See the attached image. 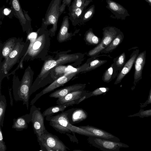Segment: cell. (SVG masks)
<instances>
[{
	"instance_id": "obj_13",
	"label": "cell",
	"mask_w": 151,
	"mask_h": 151,
	"mask_svg": "<svg viewBox=\"0 0 151 151\" xmlns=\"http://www.w3.org/2000/svg\"><path fill=\"white\" fill-rule=\"evenodd\" d=\"M103 37L99 45L104 50L120 32V31L113 27H106L103 29Z\"/></svg>"
},
{
	"instance_id": "obj_32",
	"label": "cell",
	"mask_w": 151,
	"mask_h": 151,
	"mask_svg": "<svg viewBox=\"0 0 151 151\" xmlns=\"http://www.w3.org/2000/svg\"><path fill=\"white\" fill-rule=\"evenodd\" d=\"M87 0H73L71 5L68 7L69 12L75 8L82 6Z\"/></svg>"
},
{
	"instance_id": "obj_41",
	"label": "cell",
	"mask_w": 151,
	"mask_h": 151,
	"mask_svg": "<svg viewBox=\"0 0 151 151\" xmlns=\"http://www.w3.org/2000/svg\"><path fill=\"white\" fill-rule=\"evenodd\" d=\"M82 151V150H73V151Z\"/></svg>"
},
{
	"instance_id": "obj_10",
	"label": "cell",
	"mask_w": 151,
	"mask_h": 151,
	"mask_svg": "<svg viewBox=\"0 0 151 151\" xmlns=\"http://www.w3.org/2000/svg\"><path fill=\"white\" fill-rule=\"evenodd\" d=\"M37 141L45 144L53 151H67L70 150L57 136L46 129L41 136L37 138Z\"/></svg>"
},
{
	"instance_id": "obj_9",
	"label": "cell",
	"mask_w": 151,
	"mask_h": 151,
	"mask_svg": "<svg viewBox=\"0 0 151 151\" xmlns=\"http://www.w3.org/2000/svg\"><path fill=\"white\" fill-rule=\"evenodd\" d=\"M89 143L104 151H118L120 148L124 147V144L106 139L93 136H88Z\"/></svg>"
},
{
	"instance_id": "obj_19",
	"label": "cell",
	"mask_w": 151,
	"mask_h": 151,
	"mask_svg": "<svg viewBox=\"0 0 151 151\" xmlns=\"http://www.w3.org/2000/svg\"><path fill=\"white\" fill-rule=\"evenodd\" d=\"M69 17L65 16L63 20L58 32L57 40L60 43L65 42L70 38L72 35L71 33L68 32L69 27Z\"/></svg>"
},
{
	"instance_id": "obj_6",
	"label": "cell",
	"mask_w": 151,
	"mask_h": 151,
	"mask_svg": "<svg viewBox=\"0 0 151 151\" xmlns=\"http://www.w3.org/2000/svg\"><path fill=\"white\" fill-rule=\"evenodd\" d=\"M80 68L71 70L66 73L64 75L58 78L49 85L45 88L40 93L36 95L35 97L31 101L30 105H34L37 100L43 95L50 92L56 88L62 86L68 82L78 73L84 71L83 68Z\"/></svg>"
},
{
	"instance_id": "obj_28",
	"label": "cell",
	"mask_w": 151,
	"mask_h": 151,
	"mask_svg": "<svg viewBox=\"0 0 151 151\" xmlns=\"http://www.w3.org/2000/svg\"><path fill=\"white\" fill-rule=\"evenodd\" d=\"M85 39L89 43L92 45H96L100 42V39L93 32L92 29H90L86 32Z\"/></svg>"
},
{
	"instance_id": "obj_2",
	"label": "cell",
	"mask_w": 151,
	"mask_h": 151,
	"mask_svg": "<svg viewBox=\"0 0 151 151\" xmlns=\"http://www.w3.org/2000/svg\"><path fill=\"white\" fill-rule=\"evenodd\" d=\"M79 58V56L77 54H68L63 52L57 53L55 57L47 55L44 61L39 73L32 83L30 96L34 93L37 86L53 69L62 65L76 61Z\"/></svg>"
},
{
	"instance_id": "obj_27",
	"label": "cell",
	"mask_w": 151,
	"mask_h": 151,
	"mask_svg": "<svg viewBox=\"0 0 151 151\" xmlns=\"http://www.w3.org/2000/svg\"><path fill=\"white\" fill-rule=\"evenodd\" d=\"M7 106L6 100L4 95H0V125L2 127L3 124L5 111Z\"/></svg>"
},
{
	"instance_id": "obj_11",
	"label": "cell",
	"mask_w": 151,
	"mask_h": 151,
	"mask_svg": "<svg viewBox=\"0 0 151 151\" xmlns=\"http://www.w3.org/2000/svg\"><path fill=\"white\" fill-rule=\"evenodd\" d=\"M41 108L32 105L29 114L34 134L37 138L41 136L46 129L44 124V116L41 111Z\"/></svg>"
},
{
	"instance_id": "obj_37",
	"label": "cell",
	"mask_w": 151,
	"mask_h": 151,
	"mask_svg": "<svg viewBox=\"0 0 151 151\" xmlns=\"http://www.w3.org/2000/svg\"><path fill=\"white\" fill-rule=\"evenodd\" d=\"M66 6L64 4L62 3L59 8L60 16L64 11Z\"/></svg>"
},
{
	"instance_id": "obj_35",
	"label": "cell",
	"mask_w": 151,
	"mask_h": 151,
	"mask_svg": "<svg viewBox=\"0 0 151 151\" xmlns=\"http://www.w3.org/2000/svg\"><path fill=\"white\" fill-rule=\"evenodd\" d=\"M6 147L5 142L4 141L3 133L1 127H0V151H6Z\"/></svg>"
},
{
	"instance_id": "obj_34",
	"label": "cell",
	"mask_w": 151,
	"mask_h": 151,
	"mask_svg": "<svg viewBox=\"0 0 151 151\" xmlns=\"http://www.w3.org/2000/svg\"><path fill=\"white\" fill-rule=\"evenodd\" d=\"M126 60V55L124 52L122 53L118 57L116 61V65L117 67L122 68L125 65Z\"/></svg>"
},
{
	"instance_id": "obj_38",
	"label": "cell",
	"mask_w": 151,
	"mask_h": 151,
	"mask_svg": "<svg viewBox=\"0 0 151 151\" xmlns=\"http://www.w3.org/2000/svg\"><path fill=\"white\" fill-rule=\"evenodd\" d=\"M71 1L72 0H63L62 3L65 4L66 6H67L68 8L71 5Z\"/></svg>"
},
{
	"instance_id": "obj_12",
	"label": "cell",
	"mask_w": 151,
	"mask_h": 151,
	"mask_svg": "<svg viewBox=\"0 0 151 151\" xmlns=\"http://www.w3.org/2000/svg\"><path fill=\"white\" fill-rule=\"evenodd\" d=\"M106 7L114 15L116 18L125 20L130 16L127 10L123 6L112 0H106Z\"/></svg>"
},
{
	"instance_id": "obj_21",
	"label": "cell",
	"mask_w": 151,
	"mask_h": 151,
	"mask_svg": "<svg viewBox=\"0 0 151 151\" xmlns=\"http://www.w3.org/2000/svg\"><path fill=\"white\" fill-rule=\"evenodd\" d=\"M89 92L83 90H79L70 92L65 96L58 98L56 104L62 105L69 102L78 100L87 94Z\"/></svg>"
},
{
	"instance_id": "obj_3",
	"label": "cell",
	"mask_w": 151,
	"mask_h": 151,
	"mask_svg": "<svg viewBox=\"0 0 151 151\" xmlns=\"http://www.w3.org/2000/svg\"><path fill=\"white\" fill-rule=\"evenodd\" d=\"M34 74V71L29 65L25 69L21 81L15 74L12 79V89L14 100L16 102L22 101L23 104L26 105L27 110Z\"/></svg>"
},
{
	"instance_id": "obj_25",
	"label": "cell",
	"mask_w": 151,
	"mask_h": 151,
	"mask_svg": "<svg viewBox=\"0 0 151 151\" xmlns=\"http://www.w3.org/2000/svg\"><path fill=\"white\" fill-rule=\"evenodd\" d=\"M124 37L123 33L120 31L109 45L103 50V52L106 53L115 49L122 42Z\"/></svg>"
},
{
	"instance_id": "obj_40",
	"label": "cell",
	"mask_w": 151,
	"mask_h": 151,
	"mask_svg": "<svg viewBox=\"0 0 151 151\" xmlns=\"http://www.w3.org/2000/svg\"><path fill=\"white\" fill-rule=\"evenodd\" d=\"M147 2L149 5L151 6V0H144Z\"/></svg>"
},
{
	"instance_id": "obj_24",
	"label": "cell",
	"mask_w": 151,
	"mask_h": 151,
	"mask_svg": "<svg viewBox=\"0 0 151 151\" xmlns=\"http://www.w3.org/2000/svg\"><path fill=\"white\" fill-rule=\"evenodd\" d=\"M76 100L68 102L62 105L52 106L46 109L42 113L44 117L51 116L59 112H62L68 106L76 104Z\"/></svg>"
},
{
	"instance_id": "obj_15",
	"label": "cell",
	"mask_w": 151,
	"mask_h": 151,
	"mask_svg": "<svg viewBox=\"0 0 151 151\" xmlns=\"http://www.w3.org/2000/svg\"><path fill=\"white\" fill-rule=\"evenodd\" d=\"M78 127L91 133L95 137L106 139L116 142H119L117 137L103 130L89 125L79 126Z\"/></svg>"
},
{
	"instance_id": "obj_18",
	"label": "cell",
	"mask_w": 151,
	"mask_h": 151,
	"mask_svg": "<svg viewBox=\"0 0 151 151\" xmlns=\"http://www.w3.org/2000/svg\"><path fill=\"white\" fill-rule=\"evenodd\" d=\"M138 49L134 51L131 54L130 58L125 64L118 75L114 84H117L120 83L124 77L129 72L134 63L135 60L139 54Z\"/></svg>"
},
{
	"instance_id": "obj_39",
	"label": "cell",
	"mask_w": 151,
	"mask_h": 151,
	"mask_svg": "<svg viewBox=\"0 0 151 151\" xmlns=\"http://www.w3.org/2000/svg\"><path fill=\"white\" fill-rule=\"evenodd\" d=\"M87 94H86V95H85V96H84L83 97H81V98H80L79 99H78V100H76V104H78L81 102V101H83L84 100H85V99H86V95H87Z\"/></svg>"
},
{
	"instance_id": "obj_22",
	"label": "cell",
	"mask_w": 151,
	"mask_h": 151,
	"mask_svg": "<svg viewBox=\"0 0 151 151\" xmlns=\"http://www.w3.org/2000/svg\"><path fill=\"white\" fill-rule=\"evenodd\" d=\"M92 0H87L84 4L81 7L75 8L69 12V19L71 21L73 25L76 26L78 24L81 16L86 9L87 6Z\"/></svg>"
},
{
	"instance_id": "obj_7",
	"label": "cell",
	"mask_w": 151,
	"mask_h": 151,
	"mask_svg": "<svg viewBox=\"0 0 151 151\" xmlns=\"http://www.w3.org/2000/svg\"><path fill=\"white\" fill-rule=\"evenodd\" d=\"M68 114L66 111L55 116H46L45 119L57 132L63 134L70 133L72 132L73 125L70 123Z\"/></svg>"
},
{
	"instance_id": "obj_14",
	"label": "cell",
	"mask_w": 151,
	"mask_h": 151,
	"mask_svg": "<svg viewBox=\"0 0 151 151\" xmlns=\"http://www.w3.org/2000/svg\"><path fill=\"white\" fill-rule=\"evenodd\" d=\"M146 53V50L140 52L139 54L134 61V83H137L142 78V71L145 63Z\"/></svg>"
},
{
	"instance_id": "obj_30",
	"label": "cell",
	"mask_w": 151,
	"mask_h": 151,
	"mask_svg": "<svg viewBox=\"0 0 151 151\" xmlns=\"http://www.w3.org/2000/svg\"><path fill=\"white\" fill-rule=\"evenodd\" d=\"M106 62V60L99 59L93 60L89 64L88 66L84 71L87 72L93 70L103 64Z\"/></svg>"
},
{
	"instance_id": "obj_26",
	"label": "cell",
	"mask_w": 151,
	"mask_h": 151,
	"mask_svg": "<svg viewBox=\"0 0 151 151\" xmlns=\"http://www.w3.org/2000/svg\"><path fill=\"white\" fill-rule=\"evenodd\" d=\"M95 6L94 4L86 9L83 13L80 19L78 24H82L90 20L95 13Z\"/></svg>"
},
{
	"instance_id": "obj_33",
	"label": "cell",
	"mask_w": 151,
	"mask_h": 151,
	"mask_svg": "<svg viewBox=\"0 0 151 151\" xmlns=\"http://www.w3.org/2000/svg\"><path fill=\"white\" fill-rule=\"evenodd\" d=\"M113 66L112 65L104 74L103 80L104 82L108 83L110 81L113 72Z\"/></svg>"
},
{
	"instance_id": "obj_29",
	"label": "cell",
	"mask_w": 151,
	"mask_h": 151,
	"mask_svg": "<svg viewBox=\"0 0 151 151\" xmlns=\"http://www.w3.org/2000/svg\"><path fill=\"white\" fill-rule=\"evenodd\" d=\"M109 90V88L108 87L98 88L92 92H89L87 94L86 99L92 96L105 94Z\"/></svg>"
},
{
	"instance_id": "obj_5",
	"label": "cell",
	"mask_w": 151,
	"mask_h": 151,
	"mask_svg": "<svg viewBox=\"0 0 151 151\" xmlns=\"http://www.w3.org/2000/svg\"><path fill=\"white\" fill-rule=\"evenodd\" d=\"M62 0H52L48 7L45 17L42 19V27L47 28L49 25L52 27L49 29L50 36L54 37L58 28V22L60 17L59 8Z\"/></svg>"
},
{
	"instance_id": "obj_31",
	"label": "cell",
	"mask_w": 151,
	"mask_h": 151,
	"mask_svg": "<svg viewBox=\"0 0 151 151\" xmlns=\"http://www.w3.org/2000/svg\"><path fill=\"white\" fill-rule=\"evenodd\" d=\"M10 18H12L14 16L12 9L6 8L4 6L0 9V19L2 20L4 16H8Z\"/></svg>"
},
{
	"instance_id": "obj_8",
	"label": "cell",
	"mask_w": 151,
	"mask_h": 151,
	"mask_svg": "<svg viewBox=\"0 0 151 151\" xmlns=\"http://www.w3.org/2000/svg\"><path fill=\"white\" fill-rule=\"evenodd\" d=\"M9 4L14 16L18 19L23 31L27 35L33 32L31 22L32 19L28 14V12L22 9L19 0H10Z\"/></svg>"
},
{
	"instance_id": "obj_42",
	"label": "cell",
	"mask_w": 151,
	"mask_h": 151,
	"mask_svg": "<svg viewBox=\"0 0 151 151\" xmlns=\"http://www.w3.org/2000/svg\"><path fill=\"white\" fill-rule=\"evenodd\" d=\"M9 0H6V3H8V1H9Z\"/></svg>"
},
{
	"instance_id": "obj_17",
	"label": "cell",
	"mask_w": 151,
	"mask_h": 151,
	"mask_svg": "<svg viewBox=\"0 0 151 151\" xmlns=\"http://www.w3.org/2000/svg\"><path fill=\"white\" fill-rule=\"evenodd\" d=\"M85 86L86 84H76L67 86L56 90L50 93L49 96L50 98H60L70 92L79 90L84 89Z\"/></svg>"
},
{
	"instance_id": "obj_1",
	"label": "cell",
	"mask_w": 151,
	"mask_h": 151,
	"mask_svg": "<svg viewBox=\"0 0 151 151\" xmlns=\"http://www.w3.org/2000/svg\"><path fill=\"white\" fill-rule=\"evenodd\" d=\"M50 37L49 29L42 27L36 32L28 34L27 38L29 43L26 52L17 67L9 74H14L18 69L22 68L24 61H32L35 59L44 61L47 56L50 47Z\"/></svg>"
},
{
	"instance_id": "obj_20",
	"label": "cell",
	"mask_w": 151,
	"mask_h": 151,
	"mask_svg": "<svg viewBox=\"0 0 151 151\" xmlns=\"http://www.w3.org/2000/svg\"><path fill=\"white\" fill-rule=\"evenodd\" d=\"M17 38L15 37L10 38L0 44V61L2 59L6 60L9 54L14 48L17 42Z\"/></svg>"
},
{
	"instance_id": "obj_23",
	"label": "cell",
	"mask_w": 151,
	"mask_h": 151,
	"mask_svg": "<svg viewBox=\"0 0 151 151\" xmlns=\"http://www.w3.org/2000/svg\"><path fill=\"white\" fill-rule=\"evenodd\" d=\"M31 122L29 114H27L13 119L12 128L17 131H22L28 128V124Z\"/></svg>"
},
{
	"instance_id": "obj_16",
	"label": "cell",
	"mask_w": 151,
	"mask_h": 151,
	"mask_svg": "<svg viewBox=\"0 0 151 151\" xmlns=\"http://www.w3.org/2000/svg\"><path fill=\"white\" fill-rule=\"evenodd\" d=\"M67 111L69 121L71 124L79 123L88 116L87 113L81 108H72Z\"/></svg>"
},
{
	"instance_id": "obj_36",
	"label": "cell",
	"mask_w": 151,
	"mask_h": 151,
	"mask_svg": "<svg viewBox=\"0 0 151 151\" xmlns=\"http://www.w3.org/2000/svg\"><path fill=\"white\" fill-rule=\"evenodd\" d=\"M12 89L9 88V97L10 99V104L11 106H12L13 105V100L14 99L13 97L12 96Z\"/></svg>"
},
{
	"instance_id": "obj_4",
	"label": "cell",
	"mask_w": 151,
	"mask_h": 151,
	"mask_svg": "<svg viewBox=\"0 0 151 151\" xmlns=\"http://www.w3.org/2000/svg\"><path fill=\"white\" fill-rule=\"evenodd\" d=\"M29 41L27 38L24 42L22 38H17L16 44L6 60L0 62V88L2 80L7 76L8 73L17 63H19L25 54L28 48Z\"/></svg>"
}]
</instances>
